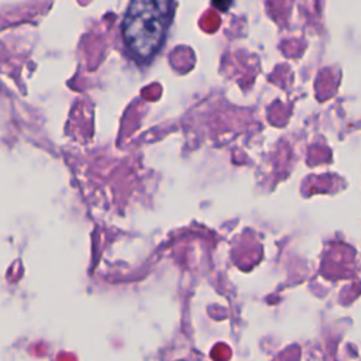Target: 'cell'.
Instances as JSON below:
<instances>
[{"mask_svg": "<svg viewBox=\"0 0 361 361\" xmlns=\"http://www.w3.org/2000/svg\"><path fill=\"white\" fill-rule=\"evenodd\" d=\"M175 4L162 0H137L130 3L124 20L123 35L130 52L140 61H149L161 48Z\"/></svg>", "mask_w": 361, "mask_h": 361, "instance_id": "obj_1", "label": "cell"}]
</instances>
